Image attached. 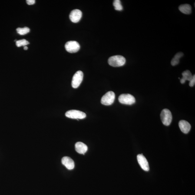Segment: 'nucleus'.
Segmentation results:
<instances>
[{
  "mask_svg": "<svg viewBox=\"0 0 195 195\" xmlns=\"http://www.w3.org/2000/svg\"><path fill=\"white\" fill-rule=\"evenodd\" d=\"M126 59L121 55H115L110 57L108 60L110 65L114 67L122 66L125 64Z\"/></svg>",
  "mask_w": 195,
  "mask_h": 195,
  "instance_id": "f257e3e1",
  "label": "nucleus"
},
{
  "mask_svg": "<svg viewBox=\"0 0 195 195\" xmlns=\"http://www.w3.org/2000/svg\"><path fill=\"white\" fill-rule=\"evenodd\" d=\"M160 117L162 122L166 126L170 125L172 119V113L168 109H164L162 111Z\"/></svg>",
  "mask_w": 195,
  "mask_h": 195,
  "instance_id": "f03ea898",
  "label": "nucleus"
},
{
  "mask_svg": "<svg viewBox=\"0 0 195 195\" xmlns=\"http://www.w3.org/2000/svg\"><path fill=\"white\" fill-rule=\"evenodd\" d=\"M115 94L112 91H108L103 96L101 99L102 104L105 106L111 105L115 100Z\"/></svg>",
  "mask_w": 195,
  "mask_h": 195,
  "instance_id": "7ed1b4c3",
  "label": "nucleus"
},
{
  "mask_svg": "<svg viewBox=\"0 0 195 195\" xmlns=\"http://www.w3.org/2000/svg\"><path fill=\"white\" fill-rule=\"evenodd\" d=\"M118 100L121 104L127 105H132L136 102L134 96L129 94H121L119 97Z\"/></svg>",
  "mask_w": 195,
  "mask_h": 195,
  "instance_id": "20e7f679",
  "label": "nucleus"
},
{
  "mask_svg": "<svg viewBox=\"0 0 195 195\" xmlns=\"http://www.w3.org/2000/svg\"><path fill=\"white\" fill-rule=\"evenodd\" d=\"M65 115L68 118L73 119H83L87 116L84 112L77 110H70L66 112Z\"/></svg>",
  "mask_w": 195,
  "mask_h": 195,
  "instance_id": "39448f33",
  "label": "nucleus"
},
{
  "mask_svg": "<svg viewBox=\"0 0 195 195\" xmlns=\"http://www.w3.org/2000/svg\"><path fill=\"white\" fill-rule=\"evenodd\" d=\"M84 74L81 71H78L74 74L72 81V86L73 88L76 89L79 87L82 82Z\"/></svg>",
  "mask_w": 195,
  "mask_h": 195,
  "instance_id": "423d86ee",
  "label": "nucleus"
},
{
  "mask_svg": "<svg viewBox=\"0 0 195 195\" xmlns=\"http://www.w3.org/2000/svg\"><path fill=\"white\" fill-rule=\"evenodd\" d=\"M65 47L67 51L71 53L76 52L80 49L79 44L76 41L68 42L66 43Z\"/></svg>",
  "mask_w": 195,
  "mask_h": 195,
  "instance_id": "0eeeda50",
  "label": "nucleus"
},
{
  "mask_svg": "<svg viewBox=\"0 0 195 195\" xmlns=\"http://www.w3.org/2000/svg\"><path fill=\"white\" fill-rule=\"evenodd\" d=\"M137 159L140 167L145 171L149 170V166L146 158L142 154H139L137 156Z\"/></svg>",
  "mask_w": 195,
  "mask_h": 195,
  "instance_id": "6e6552de",
  "label": "nucleus"
},
{
  "mask_svg": "<svg viewBox=\"0 0 195 195\" xmlns=\"http://www.w3.org/2000/svg\"><path fill=\"white\" fill-rule=\"evenodd\" d=\"M82 16V13L80 10L76 9L72 11L70 15V18L72 22H78Z\"/></svg>",
  "mask_w": 195,
  "mask_h": 195,
  "instance_id": "1a4fd4ad",
  "label": "nucleus"
},
{
  "mask_svg": "<svg viewBox=\"0 0 195 195\" xmlns=\"http://www.w3.org/2000/svg\"><path fill=\"white\" fill-rule=\"evenodd\" d=\"M61 163L69 170H73L74 168V162L70 157H64L61 160Z\"/></svg>",
  "mask_w": 195,
  "mask_h": 195,
  "instance_id": "9d476101",
  "label": "nucleus"
},
{
  "mask_svg": "<svg viewBox=\"0 0 195 195\" xmlns=\"http://www.w3.org/2000/svg\"><path fill=\"white\" fill-rule=\"evenodd\" d=\"M179 127L183 133L187 134L191 129V125L189 122L184 120H180L179 122Z\"/></svg>",
  "mask_w": 195,
  "mask_h": 195,
  "instance_id": "9b49d317",
  "label": "nucleus"
},
{
  "mask_svg": "<svg viewBox=\"0 0 195 195\" xmlns=\"http://www.w3.org/2000/svg\"><path fill=\"white\" fill-rule=\"evenodd\" d=\"M87 147L84 143L81 142H77L75 144L76 151L79 154H84L87 150Z\"/></svg>",
  "mask_w": 195,
  "mask_h": 195,
  "instance_id": "f8f14e48",
  "label": "nucleus"
},
{
  "mask_svg": "<svg viewBox=\"0 0 195 195\" xmlns=\"http://www.w3.org/2000/svg\"><path fill=\"white\" fill-rule=\"evenodd\" d=\"M183 78L180 80V82L182 84H184L186 80L190 81L192 79L193 76L189 70H186L182 73Z\"/></svg>",
  "mask_w": 195,
  "mask_h": 195,
  "instance_id": "ddd939ff",
  "label": "nucleus"
},
{
  "mask_svg": "<svg viewBox=\"0 0 195 195\" xmlns=\"http://www.w3.org/2000/svg\"><path fill=\"white\" fill-rule=\"evenodd\" d=\"M179 9L181 12L185 14H190L192 12V7L189 4L181 5Z\"/></svg>",
  "mask_w": 195,
  "mask_h": 195,
  "instance_id": "4468645a",
  "label": "nucleus"
},
{
  "mask_svg": "<svg viewBox=\"0 0 195 195\" xmlns=\"http://www.w3.org/2000/svg\"><path fill=\"white\" fill-rule=\"evenodd\" d=\"M183 54L182 52H179L175 55L174 58L172 59L171 61V65L175 66L177 65L179 63V59L182 57H183Z\"/></svg>",
  "mask_w": 195,
  "mask_h": 195,
  "instance_id": "2eb2a0df",
  "label": "nucleus"
},
{
  "mask_svg": "<svg viewBox=\"0 0 195 195\" xmlns=\"http://www.w3.org/2000/svg\"><path fill=\"white\" fill-rule=\"evenodd\" d=\"M17 33L20 35H24L29 33L30 29L28 27H24L23 28H18L17 29Z\"/></svg>",
  "mask_w": 195,
  "mask_h": 195,
  "instance_id": "dca6fc26",
  "label": "nucleus"
},
{
  "mask_svg": "<svg viewBox=\"0 0 195 195\" xmlns=\"http://www.w3.org/2000/svg\"><path fill=\"white\" fill-rule=\"evenodd\" d=\"M115 9L117 11H121L123 9V7L122 5L121 1L119 0H115L113 2Z\"/></svg>",
  "mask_w": 195,
  "mask_h": 195,
  "instance_id": "f3484780",
  "label": "nucleus"
},
{
  "mask_svg": "<svg viewBox=\"0 0 195 195\" xmlns=\"http://www.w3.org/2000/svg\"><path fill=\"white\" fill-rule=\"evenodd\" d=\"M16 44L17 47H20L22 46H26L29 44V42L25 39H22L17 41L16 42Z\"/></svg>",
  "mask_w": 195,
  "mask_h": 195,
  "instance_id": "a211bd4d",
  "label": "nucleus"
},
{
  "mask_svg": "<svg viewBox=\"0 0 195 195\" xmlns=\"http://www.w3.org/2000/svg\"><path fill=\"white\" fill-rule=\"evenodd\" d=\"M189 82V86L190 87H193L195 85V75H194L191 80H190Z\"/></svg>",
  "mask_w": 195,
  "mask_h": 195,
  "instance_id": "6ab92c4d",
  "label": "nucleus"
},
{
  "mask_svg": "<svg viewBox=\"0 0 195 195\" xmlns=\"http://www.w3.org/2000/svg\"><path fill=\"white\" fill-rule=\"evenodd\" d=\"M27 3L29 5H34L35 2V0H27Z\"/></svg>",
  "mask_w": 195,
  "mask_h": 195,
  "instance_id": "aec40b11",
  "label": "nucleus"
},
{
  "mask_svg": "<svg viewBox=\"0 0 195 195\" xmlns=\"http://www.w3.org/2000/svg\"><path fill=\"white\" fill-rule=\"evenodd\" d=\"M24 49L25 50H27L28 49V47H27L26 46H24Z\"/></svg>",
  "mask_w": 195,
  "mask_h": 195,
  "instance_id": "412c9836",
  "label": "nucleus"
}]
</instances>
